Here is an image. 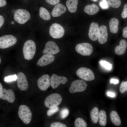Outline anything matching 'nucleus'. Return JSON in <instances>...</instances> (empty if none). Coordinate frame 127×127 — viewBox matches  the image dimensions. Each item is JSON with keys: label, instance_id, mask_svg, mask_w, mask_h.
I'll use <instances>...</instances> for the list:
<instances>
[{"label": "nucleus", "instance_id": "obj_1", "mask_svg": "<svg viewBox=\"0 0 127 127\" xmlns=\"http://www.w3.org/2000/svg\"><path fill=\"white\" fill-rule=\"evenodd\" d=\"M36 50V45L33 41L29 40L26 41L23 48V53L24 59L28 60L32 59L35 55Z\"/></svg>", "mask_w": 127, "mask_h": 127}, {"label": "nucleus", "instance_id": "obj_2", "mask_svg": "<svg viewBox=\"0 0 127 127\" xmlns=\"http://www.w3.org/2000/svg\"><path fill=\"white\" fill-rule=\"evenodd\" d=\"M18 114L20 119L25 124H28L31 120L32 114L29 108L26 105H20L19 107Z\"/></svg>", "mask_w": 127, "mask_h": 127}, {"label": "nucleus", "instance_id": "obj_3", "mask_svg": "<svg viewBox=\"0 0 127 127\" xmlns=\"http://www.w3.org/2000/svg\"><path fill=\"white\" fill-rule=\"evenodd\" d=\"M61 96L57 93L51 94L48 96L44 101L45 106L49 108L57 106L62 101Z\"/></svg>", "mask_w": 127, "mask_h": 127}, {"label": "nucleus", "instance_id": "obj_4", "mask_svg": "<svg viewBox=\"0 0 127 127\" xmlns=\"http://www.w3.org/2000/svg\"><path fill=\"white\" fill-rule=\"evenodd\" d=\"M30 18V15L29 12L25 9H18L14 12V20L20 24H24L29 20Z\"/></svg>", "mask_w": 127, "mask_h": 127}, {"label": "nucleus", "instance_id": "obj_5", "mask_svg": "<svg viewBox=\"0 0 127 127\" xmlns=\"http://www.w3.org/2000/svg\"><path fill=\"white\" fill-rule=\"evenodd\" d=\"M16 38L11 35H4L0 37V48L4 49L10 47L16 43Z\"/></svg>", "mask_w": 127, "mask_h": 127}, {"label": "nucleus", "instance_id": "obj_6", "mask_svg": "<svg viewBox=\"0 0 127 127\" xmlns=\"http://www.w3.org/2000/svg\"><path fill=\"white\" fill-rule=\"evenodd\" d=\"M77 75L79 78L87 81H90L95 79L94 74L90 69L86 67H81L76 72Z\"/></svg>", "mask_w": 127, "mask_h": 127}, {"label": "nucleus", "instance_id": "obj_7", "mask_svg": "<svg viewBox=\"0 0 127 127\" xmlns=\"http://www.w3.org/2000/svg\"><path fill=\"white\" fill-rule=\"evenodd\" d=\"M65 32L64 30L60 24L54 23L50 26L49 33L51 36L55 39H60L64 36Z\"/></svg>", "mask_w": 127, "mask_h": 127}, {"label": "nucleus", "instance_id": "obj_8", "mask_svg": "<svg viewBox=\"0 0 127 127\" xmlns=\"http://www.w3.org/2000/svg\"><path fill=\"white\" fill-rule=\"evenodd\" d=\"M88 85L82 79H78L73 81L69 89V91L72 93L81 92L85 90Z\"/></svg>", "mask_w": 127, "mask_h": 127}, {"label": "nucleus", "instance_id": "obj_9", "mask_svg": "<svg viewBox=\"0 0 127 127\" xmlns=\"http://www.w3.org/2000/svg\"><path fill=\"white\" fill-rule=\"evenodd\" d=\"M75 49L78 53L85 56L90 55L93 50L92 45L88 43H83L77 44Z\"/></svg>", "mask_w": 127, "mask_h": 127}, {"label": "nucleus", "instance_id": "obj_10", "mask_svg": "<svg viewBox=\"0 0 127 127\" xmlns=\"http://www.w3.org/2000/svg\"><path fill=\"white\" fill-rule=\"evenodd\" d=\"M60 51L59 48L56 43L53 41H49L46 43L43 53L54 55L57 54Z\"/></svg>", "mask_w": 127, "mask_h": 127}, {"label": "nucleus", "instance_id": "obj_11", "mask_svg": "<svg viewBox=\"0 0 127 127\" xmlns=\"http://www.w3.org/2000/svg\"><path fill=\"white\" fill-rule=\"evenodd\" d=\"M37 85L39 89L43 91L47 90L51 85L50 79L48 75H43L38 80Z\"/></svg>", "mask_w": 127, "mask_h": 127}, {"label": "nucleus", "instance_id": "obj_12", "mask_svg": "<svg viewBox=\"0 0 127 127\" xmlns=\"http://www.w3.org/2000/svg\"><path fill=\"white\" fill-rule=\"evenodd\" d=\"M67 81V79L66 77L58 76L55 74H53L50 78L51 85L53 89L57 88L60 83L64 84Z\"/></svg>", "mask_w": 127, "mask_h": 127}, {"label": "nucleus", "instance_id": "obj_13", "mask_svg": "<svg viewBox=\"0 0 127 127\" xmlns=\"http://www.w3.org/2000/svg\"><path fill=\"white\" fill-rule=\"evenodd\" d=\"M17 83L19 88L21 91L26 90L28 87L27 77L22 72H18L17 74Z\"/></svg>", "mask_w": 127, "mask_h": 127}, {"label": "nucleus", "instance_id": "obj_14", "mask_svg": "<svg viewBox=\"0 0 127 127\" xmlns=\"http://www.w3.org/2000/svg\"><path fill=\"white\" fill-rule=\"evenodd\" d=\"M99 29V25L97 23L93 22L91 24L89 28L88 35L91 40L95 41L97 40Z\"/></svg>", "mask_w": 127, "mask_h": 127}, {"label": "nucleus", "instance_id": "obj_15", "mask_svg": "<svg viewBox=\"0 0 127 127\" xmlns=\"http://www.w3.org/2000/svg\"><path fill=\"white\" fill-rule=\"evenodd\" d=\"M0 98L6 100L11 103H13L15 99L14 91L11 89L6 90L4 88L3 89L1 94L0 95Z\"/></svg>", "mask_w": 127, "mask_h": 127}, {"label": "nucleus", "instance_id": "obj_16", "mask_svg": "<svg viewBox=\"0 0 127 127\" xmlns=\"http://www.w3.org/2000/svg\"><path fill=\"white\" fill-rule=\"evenodd\" d=\"M55 59L53 55L44 54L39 60L36 64L40 67L45 66L52 63Z\"/></svg>", "mask_w": 127, "mask_h": 127}, {"label": "nucleus", "instance_id": "obj_17", "mask_svg": "<svg viewBox=\"0 0 127 127\" xmlns=\"http://www.w3.org/2000/svg\"><path fill=\"white\" fill-rule=\"evenodd\" d=\"M108 37L106 26L104 25H101L99 28L98 36V39L99 43L101 44L105 43L107 41Z\"/></svg>", "mask_w": 127, "mask_h": 127}, {"label": "nucleus", "instance_id": "obj_18", "mask_svg": "<svg viewBox=\"0 0 127 127\" xmlns=\"http://www.w3.org/2000/svg\"><path fill=\"white\" fill-rule=\"evenodd\" d=\"M66 10V8L64 5L61 3H58L53 8L52 15L54 17H59L65 12Z\"/></svg>", "mask_w": 127, "mask_h": 127}, {"label": "nucleus", "instance_id": "obj_19", "mask_svg": "<svg viewBox=\"0 0 127 127\" xmlns=\"http://www.w3.org/2000/svg\"><path fill=\"white\" fill-rule=\"evenodd\" d=\"M127 46L126 41L123 39L121 40L119 42V45L117 46L115 48V53L119 56L123 55L126 52Z\"/></svg>", "mask_w": 127, "mask_h": 127}, {"label": "nucleus", "instance_id": "obj_20", "mask_svg": "<svg viewBox=\"0 0 127 127\" xmlns=\"http://www.w3.org/2000/svg\"><path fill=\"white\" fill-rule=\"evenodd\" d=\"M99 10V8L98 6L94 4L87 5L84 8L85 12L91 15L97 13Z\"/></svg>", "mask_w": 127, "mask_h": 127}, {"label": "nucleus", "instance_id": "obj_21", "mask_svg": "<svg viewBox=\"0 0 127 127\" xmlns=\"http://www.w3.org/2000/svg\"><path fill=\"white\" fill-rule=\"evenodd\" d=\"M119 21L118 20L115 18H112L110 20L109 27L110 32L112 33H116L118 32Z\"/></svg>", "mask_w": 127, "mask_h": 127}, {"label": "nucleus", "instance_id": "obj_22", "mask_svg": "<svg viewBox=\"0 0 127 127\" xmlns=\"http://www.w3.org/2000/svg\"><path fill=\"white\" fill-rule=\"evenodd\" d=\"M78 0H67L66 4L68 11L71 13L75 12L76 11Z\"/></svg>", "mask_w": 127, "mask_h": 127}, {"label": "nucleus", "instance_id": "obj_23", "mask_svg": "<svg viewBox=\"0 0 127 127\" xmlns=\"http://www.w3.org/2000/svg\"><path fill=\"white\" fill-rule=\"evenodd\" d=\"M110 116L111 120L114 124L117 126L121 125V121L120 118L116 111H112L110 113Z\"/></svg>", "mask_w": 127, "mask_h": 127}, {"label": "nucleus", "instance_id": "obj_24", "mask_svg": "<svg viewBox=\"0 0 127 127\" xmlns=\"http://www.w3.org/2000/svg\"><path fill=\"white\" fill-rule=\"evenodd\" d=\"M39 15L42 19L48 20L51 18V15L48 10L45 8L41 7L39 9Z\"/></svg>", "mask_w": 127, "mask_h": 127}, {"label": "nucleus", "instance_id": "obj_25", "mask_svg": "<svg viewBox=\"0 0 127 127\" xmlns=\"http://www.w3.org/2000/svg\"><path fill=\"white\" fill-rule=\"evenodd\" d=\"M98 120L100 125L105 126L107 124V115L105 111L103 110H101L99 114Z\"/></svg>", "mask_w": 127, "mask_h": 127}, {"label": "nucleus", "instance_id": "obj_26", "mask_svg": "<svg viewBox=\"0 0 127 127\" xmlns=\"http://www.w3.org/2000/svg\"><path fill=\"white\" fill-rule=\"evenodd\" d=\"M99 110L96 107L93 108L90 113V117L92 122L95 124L98 121L99 115Z\"/></svg>", "mask_w": 127, "mask_h": 127}, {"label": "nucleus", "instance_id": "obj_27", "mask_svg": "<svg viewBox=\"0 0 127 127\" xmlns=\"http://www.w3.org/2000/svg\"><path fill=\"white\" fill-rule=\"evenodd\" d=\"M74 124L75 127H86L87 126V124L85 120L80 118L76 119Z\"/></svg>", "mask_w": 127, "mask_h": 127}, {"label": "nucleus", "instance_id": "obj_28", "mask_svg": "<svg viewBox=\"0 0 127 127\" xmlns=\"http://www.w3.org/2000/svg\"><path fill=\"white\" fill-rule=\"evenodd\" d=\"M108 2L111 7L115 8L119 7L121 3V0H108Z\"/></svg>", "mask_w": 127, "mask_h": 127}, {"label": "nucleus", "instance_id": "obj_29", "mask_svg": "<svg viewBox=\"0 0 127 127\" xmlns=\"http://www.w3.org/2000/svg\"><path fill=\"white\" fill-rule=\"evenodd\" d=\"M69 114V111L68 109L67 108H64L60 111V117L61 119H64Z\"/></svg>", "mask_w": 127, "mask_h": 127}, {"label": "nucleus", "instance_id": "obj_30", "mask_svg": "<svg viewBox=\"0 0 127 127\" xmlns=\"http://www.w3.org/2000/svg\"><path fill=\"white\" fill-rule=\"evenodd\" d=\"M119 91L122 94L127 91V81L122 82L119 87Z\"/></svg>", "mask_w": 127, "mask_h": 127}, {"label": "nucleus", "instance_id": "obj_31", "mask_svg": "<svg viewBox=\"0 0 127 127\" xmlns=\"http://www.w3.org/2000/svg\"><path fill=\"white\" fill-rule=\"evenodd\" d=\"M59 110V107H57L50 108L47 112V114L48 116H50L58 111Z\"/></svg>", "mask_w": 127, "mask_h": 127}, {"label": "nucleus", "instance_id": "obj_32", "mask_svg": "<svg viewBox=\"0 0 127 127\" xmlns=\"http://www.w3.org/2000/svg\"><path fill=\"white\" fill-rule=\"evenodd\" d=\"M100 64L105 68L108 70L112 68V65L106 61L101 60L100 62Z\"/></svg>", "mask_w": 127, "mask_h": 127}, {"label": "nucleus", "instance_id": "obj_33", "mask_svg": "<svg viewBox=\"0 0 127 127\" xmlns=\"http://www.w3.org/2000/svg\"><path fill=\"white\" fill-rule=\"evenodd\" d=\"M17 75H11L7 77H5L4 78V81L6 82H8L13 81H15L17 79Z\"/></svg>", "mask_w": 127, "mask_h": 127}, {"label": "nucleus", "instance_id": "obj_34", "mask_svg": "<svg viewBox=\"0 0 127 127\" xmlns=\"http://www.w3.org/2000/svg\"><path fill=\"white\" fill-rule=\"evenodd\" d=\"M108 3L106 0H101L99 3V5L102 9H106L108 8Z\"/></svg>", "mask_w": 127, "mask_h": 127}, {"label": "nucleus", "instance_id": "obj_35", "mask_svg": "<svg viewBox=\"0 0 127 127\" xmlns=\"http://www.w3.org/2000/svg\"><path fill=\"white\" fill-rule=\"evenodd\" d=\"M51 127H66L65 124L60 122H56L52 123L50 125Z\"/></svg>", "mask_w": 127, "mask_h": 127}, {"label": "nucleus", "instance_id": "obj_36", "mask_svg": "<svg viewBox=\"0 0 127 127\" xmlns=\"http://www.w3.org/2000/svg\"><path fill=\"white\" fill-rule=\"evenodd\" d=\"M121 16L123 19H125L127 17V4H125L124 5Z\"/></svg>", "mask_w": 127, "mask_h": 127}, {"label": "nucleus", "instance_id": "obj_37", "mask_svg": "<svg viewBox=\"0 0 127 127\" xmlns=\"http://www.w3.org/2000/svg\"><path fill=\"white\" fill-rule=\"evenodd\" d=\"M60 0H45V1L48 4L52 5H56L60 2Z\"/></svg>", "mask_w": 127, "mask_h": 127}, {"label": "nucleus", "instance_id": "obj_38", "mask_svg": "<svg viewBox=\"0 0 127 127\" xmlns=\"http://www.w3.org/2000/svg\"><path fill=\"white\" fill-rule=\"evenodd\" d=\"M122 35L123 37L127 38V26L123 29Z\"/></svg>", "mask_w": 127, "mask_h": 127}, {"label": "nucleus", "instance_id": "obj_39", "mask_svg": "<svg viewBox=\"0 0 127 127\" xmlns=\"http://www.w3.org/2000/svg\"><path fill=\"white\" fill-rule=\"evenodd\" d=\"M6 3V0H0V7H2L5 6Z\"/></svg>", "mask_w": 127, "mask_h": 127}, {"label": "nucleus", "instance_id": "obj_40", "mask_svg": "<svg viewBox=\"0 0 127 127\" xmlns=\"http://www.w3.org/2000/svg\"><path fill=\"white\" fill-rule=\"evenodd\" d=\"M4 21V19L3 17L0 16V28H1L3 25Z\"/></svg>", "mask_w": 127, "mask_h": 127}, {"label": "nucleus", "instance_id": "obj_41", "mask_svg": "<svg viewBox=\"0 0 127 127\" xmlns=\"http://www.w3.org/2000/svg\"><path fill=\"white\" fill-rule=\"evenodd\" d=\"M119 80L116 79H112L110 80L111 83H113L115 84H116L119 83Z\"/></svg>", "mask_w": 127, "mask_h": 127}, {"label": "nucleus", "instance_id": "obj_42", "mask_svg": "<svg viewBox=\"0 0 127 127\" xmlns=\"http://www.w3.org/2000/svg\"><path fill=\"white\" fill-rule=\"evenodd\" d=\"M107 95L111 97H114L115 96V94L113 92L108 91L107 92Z\"/></svg>", "mask_w": 127, "mask_h": 127}, {"label": "nucleus", "instance_id": "obj_43", "mask_svg": "<svg viewBox=\"0 0 127 127\" xmlns=\"http://www.w3.org/2000/svg\"><path fill=\"white\" fill-rule=\"evenodd\" d=\"M3 88L2 85L1 84V83H0V95L1 94V93H2L3 90Z\"/></svg>", "mask_w": 127, "mask_h": 127}, {"label": "nucleus", "instance_id": "obj_44", "mask_svg": "<svg viewBox=\"0 0 127 127\" xmlns=\"http://www.w3.org/2000/svg\"><path fill=\"white\" fill-rule=\"evenodd\" d=\"M14 23V21H12L11 22V24H13Z\"/></svg>", "mask_w": 127, "mask_h": 127}, {"label": "nucleus", "instance_id": "obj_45", "mask_svg": "<svg viewBox=\"0 0 127 127\" xmlns=\"http://www.w3.org/2000/svg\"><path fill=\"white\" fill-rule=\"evenodd\" d=\"M0 63H1V58L0 57Z\"/></svg>", "mask_w": 127, "mask_h": 127}, {"label": "nucleus", "instance_id": "obj_46", "mask_svg": "<svg viewBox=\"0 0 127 127\" xmlns=\"http://www.w3.org/2000/svg\"><path fill=\"white\" fill-rule=\"evenodd\" d=\"M92 0L94 1H97V0Z\"/></svg>", "mask_w": 127, "mask_h": 127}, {"label": "nucleus", "instance_id": "obj_47", "mask_svg": "<svg viewBox=\"0 0 127 127\" xmlns=\"http://www.w3.org/2000/svg\"></svg>", "mask_w": 127, "mask_h": 127}]
</instances>
